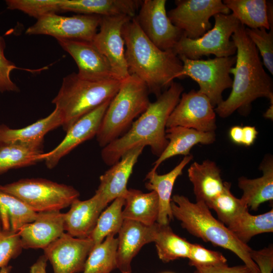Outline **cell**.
<instances>
[{
    "label": "cell",
    "mask_w": 273,
    "mask_h": 273,
    "mask_svg": "<svg viewBox=\"0 0 273 273\" xmlns=\"http://www.w3.org/2000/svg\"><path fill=\"white\" fill-rule=\"evenodd\" d=\"M236 47V63L230 71L234 76L228 98L214 108L221 118L237 111L243 115L251 111L252 102L261 97L273 104V82L265 71L259 52L240 24L232 35Z\"/></svg>",
    "instance_id": "obj_1"
},
{
    "label": "cell",
    "mask_w": 273,
    "mask_h": 273,
    "mask_svg": "<svg viewBox=\"0 0 273 273\" xmlns=\"http://www.w3.org/2000/svg\"><path fill=\"white\" fill-rule=\"evenodd\" d=\"M183 91L180 83L173 81L155 102L150 103L125 133L103 147V162L112 166L126 152L140 146H149L152 153L159 157L168 142L165 137L168 118Z\"/></svg>",
    "instance_id": "obj_2"
},
{
    "label": "cell",
    "mask_w": 273,
    "mask_h": 273,
    "mask_svg": "<svg viewBox=\"0 0 273 273\" xmlns=\"http://www.w3.org/2000/svg\"><path fill=\"white\" fill-rule=\"evenodd\" d=\"M125 55L129 74H133L147 85L157 98L173 81L183 63L172 50L163 51L146 36L134 17L123 28Z\"/></svg>",
    "instance_id": "obj_3"
},
{
    "label": "cell",
    "mask_w": 273,
    "mask_h": 273,
    "mask_svg": "<svg viewBox=\"0 0 273 273\" xmlns=\"http://www.w3.org/2000/svg\"><path fill=\"white\" fill-rule=\"evenodd\" d=\"M170 206L173 218L180 221L181 226L190 234L233 252L253 273H260L251 257V248L239 240L227 226L215 218L205 203H193L187 197L176 194L171 199Z\"/></svg>",
    "instance_id": "obj_4"
},
{
    "label": "cell",
    "mask_w": 273,
    "mask_h": 273,
    "mask_svg": "<svg viewBox=\"0 0 273 273\" xmlns=\"http://www.w3.org/2000/svg\"><path fill=\"white\" fill-rule=\"evenodd\" d=\"M121 82V80L116 79L84 80L74 72L65 76L58 94L52 101L62 115L63 129L67 131L82 117L112 100Z\"/></svg>",
    "instance_id": "obj_5"
},
{
    "label": "cell",
    "mask_w": 273,
    "mask_h": 273,
    "mask_svg": "<svg viewBox=\"0 0 273 273\" xmlns=\"http://www.w3.org/2000/svg\"><path fill=\"white\" fill-rule=\"evenodd\" d=\"M149 93L146 84L133 74H129L121 80L96 135L101 147H104L129 128L134 119L141 115L151 103Z\"/></svg>",
    "instance_id": "obj_6"
},
{
    "label": "cell",
    "mask_w": 273,
    "mask_h": 273,
    "mask_svg": "<svg viewBox=\"0 0 273 273\" xmlns=\"http://www.w3.org/2000/svg\"><path fill=\"white\" fill-rule=\"evenodd\" d=\"M0 190L17 198L36 213L60 211L70 206L80 195L71 186L39 178L0 185Z\"/></svg>",
    "instance_id": "obj_7"
},
{
    "label": "cell",
    "mask_w": 273,
    "mask_h": 273,
    "mask_svg": "<svg viewBox=\"0 0 273 273\" xmlns=\"http://www.w3.org/2000/svg\"><path fill=\"white\" fill-rule=\"evenodd\" d=\"M213 17L212 28L196 39L188 38L183 34L173 52L178 57L193 60L211 55L215 57L235 56L237 49L231 38L241 23L232 14H217Z\"/></svg>",
    "instance_id": "obj_8"
},
{
    "label": "cell",
    "mask_w": 273,
    "mask_h": 273,
    "mask_svg": "<svg viewBox=\"0 0 273 273\" xmlns=\"http://www.w3.org/2000/svg\"><path fill=\"white\" fill-rule=\"evenodd\" d=\"M183 67L175 76L176 78L189 77L199 86L198 90L205 95L214 108L223 100L224 90L232 87L233 79L230 70L236 63V56L215 57L208 60L190 59L179 57Z\"/></svg>",
    "instance_id": "obj_9"
},
{
    "label": "cell",
    "mask_w": 273,
    "mask_h": 273,
    "mask_svg": "<svg viewBox=\"0 0 273 273\" xmlns=\"http://www.w3.org/2000/svg\"><path fill=\"white\" fill-rule=\"evenodd\" d=\"M175 4V7L167 12L168 17L191 39L202 36L211 28V17L230 13L221 0H176Z\"/></svg>",
    "instance_id": "obj_10"
},
{
    "label": "cell",
    "mask_w": 273,
    "mask_h": 273,
    "mask_svg": "<svg viewBox=\"0 0 273 273\" xmlns=\"http://www.w3.org/2000/svg\"><path fill=\"white\" fill-rule=\"evenodd\" d=\"M102 16L78 14L64 16L52 13L43 16L29 26L27 35H47L57 39L92 41L98 32Z\"/></svg>",
    "instance_id": "obj_11"
},
{
    "label": "cell",
    "mask_w": 273,
    "mask_h": 273,
    "mask_svg": "<svg viewBox=\"0 0 273 273\" xmlns=\"http://www.w3.org/2000/svg\"><path fill=\"white\" fill-rule=\"evenodd\" d=\"M166 3V0L142 1L135 16L146 36L163 51L172 50L183 34L168 17Z\"/></svg>",
    "instance_id": "obj_12"
},
{
    "label": "cell",
    "mask_w": 273,
    "mask_h": 273,
    "mask_svg": "<svg viewBox=\"0 0 273 273\" xmlns=\"http://www.w3.org/2000/svg\"><path fill=\"white\" fill-rule=\"evenodd\" d=\"M132 18L126 15L102 16L99 31L92 41L107 59L116 78L120 80L129 75L122 31L125 23Z\"/></svg>",
    "instance_id": "obj_13"
},
{
    "label": "cell",
    "mask_w": 273,
    "mask_h": 273,
    "mask_svg": "<svg viewBox=\"0 0 273 273\" xmlns=\"http://www.w3.org/2000/svg\"><path fill=\"white\" fill-rule=\"evenodd\" d=\"M181 96L168 118L166 128L182 126L202 132L214 131L216 113L209 99L194 89Z\"/></svg>",
    "instance_id": "obj_14"
},
{
    "label": "cell",
    "mask_w": 273,
    "mask_h": 273,
    "mask_svg": "<svg viewBox=\"0 0 273 273\" xmlns=\"http://www.w3.org/2000/svg\"><path fill=\"white\" fill-rule=\"evenodd\" d=\"M94 246L88 238H75L64 232L43 249V255L51 264L54 273H78L83 271Z\"/></svg>",
    "instance_id": "obj_15"
},
{
    "label": "cell",
    "mask_w": 273,
    "mask_h": 273,
    "mask_svg": "<svg viewBox=\"0 0 273 273\" xmlns=\"http://www.w3.org/2000/svg\"><path fill=\"white\" fill-rule=\"evenodd\" d=\"M57 40L74 60L79 78L90 81L117 79L107 59L92 41L60 38Z\"/></svg>",
    "instance_id": "obj_16"
},
{
    "label": "cell",
    "mask_w": 273,
    "mask_h": 273,
    "mask_svg": "<svg viewBox=\"0 0 273 273\" xmlns=\"http://www.w3.org/2000/svg\"><path fill=\"white\" fill-rule=\"evenodd\" d=\"M111 101L104 102L78 120L68 129L65 138L56 148L43 153L42 159L48 168L56 167L61 158L75 148L96 135Z\"/></svg>",
    "instance_id": "obj_17"
},
{
    "label": "cell",
    "mask_w": 273,
    "mask_h": 273,
    "mask_svg": "<svg viewBox=\"0 0 273 273\" xmlns=\"http://www.w3.org/2000/svg\"><path fill=\"white\" fill-rule=\"evenodd\" d=\"M158 223L146 225L139 221L124 219L118 232L117 268L121 273H131V262L141 248L154 242Z\"/></svg>",
    "instance_id": "obj_18"
},
{
    "label": "cell",
    "mask_w": 273,
    "mask_h": 273,
    "mask_svg": "<svg viewBox=\"0 0 273 273\" xmlns=\"http://www.w3.org/2000/svg\"><path fill=\"white\" fill-rule=\"evenodd\" d=\"M144 148L140 146L129 150L100 177V184L95 194L105 205L117 198H124L128 190L129 178Z\"/></svg>",
    "instance_id": "obj_19"
},
{
    "label": "cell",
    "mask_w": 273,
    "mask_h": 273,
    "mask_svg": "<svg viewBox=\"0 0 273 273\" xmlns=\"http://www.w3.org/2000/svg\"><path fill=\"white\" fill-rule=\"evenodd\" d=\"M64 213L60 211L37 213L35 219L19 231L23 249H44L64 233Z\"/></svg>",
    "instance_id": "obj_20"
},
{
    "label": "cell",
    "mask_w": 273,
    "mask_h": 273,
    "mask_svg": "<svg viewBox=\"0 0 273 273\" xmlns=\"http://www.w3.org/2000/svg\"><path fill=\"white\" fill-rule=\"evenodd\" d=\"M70 206L69 210L64 213L65 231L75 238H89L106 205L95 194L86 200L76 199Z\"/></svg>",
    "instance_id": "obj_21"
},
{
    "label": "cell",
    "mask_w": 273,
    "mask_h": 273,
    "mask_svg": "<svg viewBox=\"0 0 273 273\" xmlns=\"http://www.w3.org/2000/svg\"><path fill=\"white\" fill-rule=\"evenodd\" d=\"M193 158L191 154L185 156L174 168L164 174H158L157 170L152 168L146 175V188L156 192L158 197L159 211L157 222L159 224H168L173 218L170 204L174 184Z\"/></svg>",
    "instance_id": "obj_22"
},
{
    "label": "cell",
    "mask_w": 273,
    "mask_h": 273,
    "mask_svg": "<svg viewBox=\"0 0 273 273\" xmlns=\"http://www.w3.org/2000/svg\"><path fill=\"white\" fill-rule=\"evenodd\" d=\"M63 123L62 115L55 108L47 117L25 127L12 129L5 124H1L0 145L19 143L43 148L45 135L50 131L62 126Z\"/></svg>",
    "instance_id": "obj_23"
},
{
    "label": "cell",
    "mask_w": 273,
    "mask_h": 273,
    "mask_svg": "<svg viewBox=\"0 0 273 273\" xmlns=\"http://www.w3.org/2000/svg\"><path fill=\"white\" fill-rule=\"evenodd\" d=\"M165 132L168 144L153 163V168L156 170L166 160L176 155H189L194 146L211 144L216 139L215 131L202 132L182 126L167 128Z\"/></svg>",
    "instance_id": "obj_24"
},
{
    "label": "cell",
    "mask_w": 273,
    "mask_h": 273,
    "mask_svg": "<svg viewBox=\"0 0 273 273\" xmlns=\"http://www.w3.org/2000/svg\"><path fill=\"white\" fill-rule=\"evenodd\" d=\"M188 172L196 201L203 202L208 206L224 189L225 181L221 177L220 170L213 161L194 162Z\"/></svg>",
    "instance_id": "obj_25"
},
{
    "label": "cell",
    "mask_w": 273,
    "mask_h": 273,
    "mask_svg": "<svg viewBox=\"0 0 273 273\" xmlns=\"http://www.w3.org/2000/svg\"><path fill=\"white\" fill-rule=\"evenodd\" d=\"M142 1L140 0H60L61 12L101 16L126 15L134 17Z\"/></svg>",
    "instance_id": "obj_26"
},
{
    "label": "cell",
    "mask_w": 273,
    "mask_h": 273,
    "mask_svg": "<svg viewBox=\"0 0 273 273\" xmlns=\"http://www.w3.org/2000/svg\"><path fill=\"white\" fill-rule=\"evenodd\" d=\"M259 169L262 171L261 176L254 179L241 176L238 182L239 188L243 191L241 200L248 209L254 211H256L262 203L273 200L272 157H266Z\"/></svg>",
    "instance_id": "obj_27"
},
{
    "label": "cell",
    "mask_w": 273,
    "mask_h": 273,
    "mask_svg": "<svg viewBox=\"0 0 273 273\" xmlns=\"http://www.w3.org/2000/svg\"><path fill=\"white\" fill-rule=\"evenodd\" d=\"M124 219L139 221L146 225L157 222L159 207L156 192L144 193L135 189H128L124 197Z\"/></svg>",
    "instance_id": "obj_28"
},
{
    "label": "cell",
    "mask_w": 273,
    "mask_h": 273,
    "mask_svg": "<svg viewBox=\"0 0 273 273\" xmlns=\"http://www.w3.org/2000/svg\"><path fill=\"white\" fill-rule=\"evenodd\" d=\"M37 213L15 196L0 190V229L17 233L24 224L32 222Z\"/></svg>",
    "instance_id": "obj_29"
},
{
    "label": "cell",
    "mask_w": 273,
    "mask_h": 273,
    "mask_svg": "<svg viewBox=\"0 0 273 273\" xmlns=\"http://www.w3.org/2000/svg\"><path fill=\"white\" fill-rule=\"evenodd\" d=\"M224 4L239 22L249 28L270 29L266 0H224Z\"/></svg>",
    "instance_id": "obj_30"
},
{
    "label": "cell",
    "mask_w": 273,
    "mask_h": 273,
    "mask_svg": "<svg viewBox=\"0 0 273 273\" xmlns=\"http://www.w3.org/2000/svg\"><path fill=\"white\" fill-rule=\"evenodd\" d=\"M42 149L19 143L0 145V174L43 160Z\"/></svg>",
    "instance_id": "obj_31"
},
{
    "label": "cell",
    "mask_w": 273,
    "mask_h": 273,
    "mask_svg": "<svg viewBox=\"0 0 273 273\" xmlns=\"http://www.w3.org/2000/svg\"><path fill=\"white\" fill-rule=\"evenodd\" d=\"M227 228L239 240L247 244L257 235L273 232V209L257 215L250 214L247 210Z\"/></svg>",
    "instance_id": "obj_32"
},
{
    "label": "cell",
    "mask_w": 273,
    "mask_h": 273,
    "mask_svg": "<svg viewBox=\"0 0 273 273\" xmlns=\"http://www.w3.org/2000/svg\"><path fill=\"white\" fill-rule=\"evenodd\" d=\"M154 242L158 257L164 263L189 257L191 243L175 234L169 224L158 223Z\"/></svg>",
    "instance_id": "obj_33"
},
{
    "label": "cell",
    "mask_w": 273,
    "mask_h": 273,
    "mask_svg": "<svg viewBox=\"0 0 273 273\" xmlns=\"http://www.w3.org/2000/svg\"><path fill=\"white\" fill-rule=\"evenodd\" d=\"M117 245L118 239L113 235L95 245L86 258L83 273H110L116 268Z\"/></svg>",
    "instance_id": "obj_34"
},
{
    "label": "cell",
    "mask_w": 273,
    "mask_h": 273,
    "mask_svg": "<svg viewBox=\"0 0 273 273\" xmlns=\"http://www.w3.org/2000/svg\"><path fill=\"white\" fill-rule=\"evenodd\" d=\"M124 202V197L117 198L101 213L96 225L88 238L93 241L94 246L102 242L108 236L118 233L124 220L122 208Z\"/></svg>",
    "instance_id": "obj_35"
},
{
    "label": "cell",
    "mask_w": 273,
    "mask_h": 273,
    "mask_svg": "<svg viewBox=\"0 0 273 273\" xmlns=\"http://www.w3.org/2000/svg\"><path fill=\"white\" fill-rule=\"evenodd\" d=\"M231 187V183L225 181L223 191L207 206L216 212L219 220L227 226L249 209L240 198L233 195Z\"/></svg>",
    "instance_id": "obj_36"
},
{
    "label": "cell",
    "mask_w": 273,
    "mask_h": 273,
    "mask_svg": "<svg viewBox=\"0 0 273 273\" xmlns=\"http://www.w3.org/2000/svg\"><path fill=\"white\" fill-rule=\"evenodd\" d=\"M7 9L19 10L37 19L47 14L61 12L60 0H7Z\"/></svg>",
    "instance_id": "obj_37"
},
{
    "label": "cell",
    "mask_w": 273,
    "mask_h": 273,
    "mask_svg": "<svg viewBox=\"0 0 273 273\" xmlns=\"http://www.w3.org/2000/svg\"><path fill=\"white\" fill-rule=\"evenodd\" d=\"M245 31L260 54L263 64L269 73L273 74V28L269 31L264 28L251 29L245 27Z\"/></svg>",
    "instance_id": "obj_38"
},
{
    "label": "cell",
    "mask_w": 273,
    "mask_h": 273,
    "mask_svg": "<svg viewBox=\"0 0 273 273\" xmlns=\"http://www.w3.org/2000/svg\"><path fill=\"white\" fill-rule=\"evenodd\" d=\"M188 259L189 265L194 267L227 263V259L220 252L206 249L197 244L191 243Z\"/></svg>",
    "instance_id": "obj_39"
},
{
    "label": "cell",
    "mask_w": 273,
    "mask_h": 273,
    "mask_svg": "<svg viewBox=\"0 0 273 273\" xmlns=\"http://www.w3.org/2000/svg\"><path fill=\"white\" fill-rule=\"evenodd\" d=\"M23 247L18 233L0 229V268L8 265L9 261L17 258Z\"/></svg>",
    "instance_id": "obj_40"
},
{
    "label": "cell",
    "mask_w": 273,
    "mask_h": 273,
    "mask_svg": "<svg viewBox=\"0 0 273 273\" xmlns=\"http://www.w3.org/2000/svg\"><path fill=\"white\" fill-rule=\"evenodd\" d=\"M5 48V40L0 35V92H19L20 89L18 86L10 77L11 72L15 69H18V67L6 58L4 54Z\"/></svg>",
    "instance_id": "obj_41"
},
{
    "label": "cell",
    "mask_w": 273,
    "mask_h": 273,
    "mask_svg": "<svg viewBox=\"0 0 273 273\" xmlns=\"http://www.w3.org/2000/svg\"><path fill=\"white\" fill-rule=\"evenodd\" d=\"M250 256L258 267L260 273H272L273 270V246L272 245L258 250L252 249Z\"/></svg>",
    "instance_id": "obj_42"
},
{
    "label": "cell",
    "mask_w": 273,
    "mask_h": 273,
    "mask_svg": "<svg viewBox=\"0 0 273 273\" xmlns=\"http://www.w3.org/2000/svg\"><path fill=\"white\" fill-rule=\"evenodd\" d=\"M194 273H253L245 264L229 266L228 263L195 267Z\"/></svg>",
    "instance_id": "obj_43"
},
{
    "label": "cell",
    "mask_w": 273,
    "mask_h": 273,
    "mask_svg": "<svg viewBox=\"0 0 273 273\" xmlns=\"http://www.w3.org/2000/svg\"><path fill=\"white\" fill-rule=\"evenodd\" d=\"M258 131L255 127L245 126L243 127V138L242 145L250 146L253 145L256 139Z\"/></svg>",
    "instance_id": "obj_44"
},
{
    "label": "cell",
    "mask_w": 273,
    "mask_h": 273,
    "mask_svg": "<svg viewBox=\"0 0 273 273\" xmlns=\"http://www.w3.org/2000/svg\"><path fill=\"white\" fill-rule=\"evenodd\" d=\"M47 261L48 259L44 255L40 256L30 266L29 273H47Z\"/></svg>",
    "instance_id": "obj_45"
},
{
    "label": "cell",
    "mask_w": 273,
    "mask_h": 273,
    "mask_svg": "<svg viewBox=\"0 0 273 273\" xmlns=\"http://www.w3.org/2000/svg\"><path fill=\"white\" fill-rule=\"evenodd\" d=\"M229 136L233 143L237 145H242L243 127L234 126L231 127L229 131Z\"/></svg>",
    "instance_id": "obj_46"
},
{
    "label": "cell",
    "mask_w": 273,
    "mask_h": 273,
    "mask_svg": "<svg viewBox=\"0 0 273 273\" xmlns=\"http://www.w3.org/2000/svg\"><path fill=\"white\" fill-rule=\"evenodd\" d=\"M272 111H273V104H270V106L268 108L267 111L264 114V116L266 118H269L272 120Z\"/></svg>",
    "instance_id": "obj_47"
},
{
    "label": "cell",
    "mask_w": 273,
    "mask_h": 273,
    "mask_svg": "<svg viewBox=\"0 0 273 273\" xmlns=\"http://www.w3.org/2000/svg\"><path fill=\"white\" fill-rule=\"evenodd\" d=\"M12 269V266L11 265H7L4 266L0 269V273H10Z\"/></svg>",
    "instance_id": "obj_48"
},
{
    "label": "cell",
    "mask_w": 273,
    "mask_h": 273,
    "mask_svg": "<svg viewBox=\"0 0 273 273\" xmlns=\"http://www.w3.org/2000/svg\"><path fill=\"white\" fill-rule=\"evenodd\" d=\"M164 273H172V272H164Z\"/></svg>",
    "instance_id": "obj_49"
}]
</instances>
